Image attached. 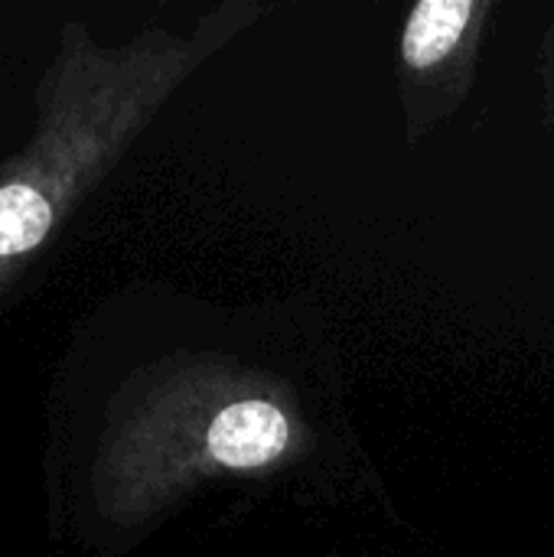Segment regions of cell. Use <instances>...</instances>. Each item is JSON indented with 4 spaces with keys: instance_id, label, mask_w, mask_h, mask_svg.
<instances>
[{
    "instance_id": "6da1fadb",
    "label": "cell",
    "mask_w": 554,
    "mask_h": 557,
    "mask_svg": "<svg viewBox=\"0 0 554 557\" xmlns=\"http://www.w3.org/2000/svg\"><path fill=\"white\" fill-rule=\"evenodd\" d=\"M147 62V52L111 55L65 33L39 85V127L0 173V294L134 127L153 78Z\"/></svg>"
},
{
    "instance_id": "3957f363",
    "label": "cell",
    "mask_w": 554,
    "mask_h": 557,
    "mask_svg": "<svg viewBox=\"0 0 554 557\" xmlns=\"http://www.w3.org/2000/svg\"><path fill=\"white\" fill-rule=\"evenodd\" d=\"M473 16L470 0H424L415 7L405 26V62L415 69H428L454 52L460 42L467 20Z\"/></svg>"
},
{
    "instance_id": "7a4b0ae2",
    "label": "cell",
    "mask_w": 554,
    "mask_h": 557,
    "mask_svg": "<svg viewBox=\"0 0 554 557\" xmlns=\"http://www.w3.org/2000/svg\"><path fill=\"white\" fill-rule=\"evenodd\" d=\"M291 441L287 418L271 401H235L209 428V454L232 470L271 463Z\"/></svg>"
}]
</instances>
